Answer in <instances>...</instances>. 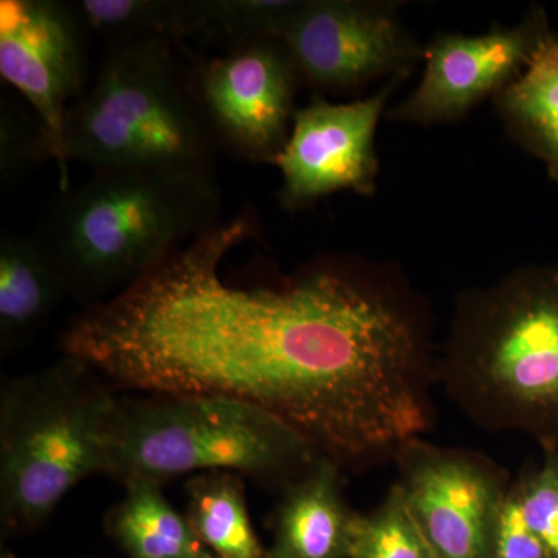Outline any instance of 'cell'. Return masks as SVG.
<instances>
[{"label":"cell","mask_w":558,"mask_h":558,"mask_svg":"<svg viewBox=\"0 0 558 558\" xmlns=\"http://www.w3.org/2000/svg\"><path fill=\"white\" fill-rule=\"evenodd\" d=\"M399 3L300 0L278 39L315 95L409 76L424 47L407 31Z\"/></svg>","instance_id":"obj_7"},{"label":"cell","mask_w":558,"mask_h":558,"mask_svg":"<svg viewBox=\"0 0 558 558\" xmlns=\"http://www.w3.org/2000/svg\"><path fill=\"white\" fill-rule=\"evenodd\" d=\"M220 220L61 337L65 357L145 395L219 396L267 411L340 469L395 462L435 421L428 301L391 264L315 259L277 284L222 277L255 240Z\"/></svg>","instance_id":"obj_1"},{"label":"cell","mask_w":558,"mask_h":558,"mask_svg":"<svg viewBox=\"0 0 558 558\" xmlns=\"http://www.w3.org/2000/svg\"><path fill=\"white\" fill-rule=\"evenodd\" d=\"M68 295L35 234L0 236V343L2 351L31 339Z\"/></svg>","instance_id":"obj_14"},{"label":"cell","mask_w":558,"mask_h":558,"mask_svg":"<svg viewBox=\"0 0 558 558\" xmlns=\"http://www.w3.org/2000/svg\"><path fill=\"white\" fill-rule=\"evenodd\" d=\"M90 40L70 0L0 2V75L43 124L60 191L70 189L62 153L65 117L89 87Z\"/></svg>","instance_id":"obj_9"},{"label":"cell","mask_w":558,"mask_h":558,"mask_svg":"<svg viewBox=\"0 0 558 558\" xmlns=\"http://www.w3.org/2000/svg\"><path fill=\"white\" fill-rule=\"evenodd\" d=\"M112 517V531L132 558H216L161 494L160 484L134 481Z\"/></svg>","instance_id":"obj_16"},{"label":"cell","mask_w":558,"mask_h":558,"mask_svg":"<svg viewBox=\"0 0 558 558\" xmlns=\"http://www.w3.org/2000/svg\"><path fill=\"white\" fill-rule=\"evenodd\" d=\"M51 160L49 142L35 112L2 94L0 100V190L3 194L43 161Z\"/></svg>","instance_id":"obj_21"},{"label":"cell","mask_w":558,"mask_h":558,"mask_svg":"<svg viewBox=\"0 0 558 558\" xmlns=\"http://www.w3.org/2000/svg\"><path fill=\"white\" fill-rule=\"evenodd\" d=\"M194 87L219 153L275 165L288 145L304 87L281 39L267 38L199 60Z\"/></svg>","instance_id":"obj_8"},{"label":"cell","mask_w":558,"mask_h":558,"mask_svg":"<svg viewBox=\"0 0 558 558\" xmlns=\"http://www.w3.org/2000/svg\"><path fill=\"white\" fill-rule=\"evenodd\" d=\"M395 484L436 558H488L508 475L478 451L409 444Z\"/></svg>","instance_id":"obj_10"},{"label":"cell","mask_w":558,"mask_h":558,"mask_svg":"<svg viewBox=\"0 0 558 558\" xmlns=\"http://www.w3.org/2000/svg\"><path fill=\"white\" fill-rule=\"evenodd\" d=\"M62 153L92 171L216 175L219 149L201 109L193 68L172 43L108 47L70 106Z\"/></svg>","instance_id":"obj_4"},{"label":"cell","mask_w":558,"mask_h":558,"mask_svg":"<svg viewBox=\"0 0 558 558\" xmlns=\"http://www.w3.org/2000/svg\"><path fill=\"white\" fill-rule=\"evenodd\" d=\"M354 519L341 492V469L319 458L289 484L269 558H348Z\"/></svg>","instance_id":"obj_13"},{"label":"cell","mask_w":558,"mask_h":558,"mask_svg":"<svg viewBox=\"0 0 558 558\" xmlns=\"http://www.w3.org/2000/svg\"><path fill=\"white\" fill-rule=\"evenodd\" d=\"M542 464L510 484L521 515L535 537L558 558V450L543 451Z\"/></svg>","instance_id":"obj_22"},{"label":"cell","mask_w":558,"mask_h":558,"mask_svg":"<svg viewBox=\"0 0 558 558\" xmlns=\"http://www.w3.org/2000/svg\"><path fill=\"white\" fill-rule=\"evenodd\" d=\"M300 0H183V38L218 47L220 53L278 38Z\"/></svg>","instance_id":"obj_18"},{"label":"cell","mask_w":558,"mask_h":558,"mask_svg":"<svg viewBox=\"0 0 558 558\" xmlns=\"http://www.w3.org/2000/svg\"><path fill=\"white\" fill-rule=\"evenodd\" d=\"M319 458L284 422L241 400L146 395L119 399L109 475L124 484L211 472L299 478Z\"/></svg>","instance_id":"obj_5"},{"label":"cell","mask_w":558,"mask_h":558,"mask_svg":"<svg viewBox=\"0 0 558 558\" xmlns=\"http://www.w3.org/2000/svg\"><path fill=\"white\" fill-rule=\"evenodd\" d=\"M90 38L108 47L183 38V0H70Z\"/></svg>","instance_id":"obj_19"},{"label":"cell","mask_w":558,"mask_h":558,"mask_svg":"<svg viewBox=\"0 0 558 558\" xmlns=\"http://www.w3.org/2000/svg\"><path fill=\"white\" fill-rule=\"evenodd\" d=\"M348 558H436L427 539L411 519L399 488L366 515L355 513Z\"/></svg>","instance_id":"obj_20"},{"label":"cell","mask_w":558,"mask_h":558,"mask_svg":"<svg viewBox=\"0 0 558 558\" xmlns=\"http://www.w3.org/2000/svg\"><path fill=\"white\" fill-rule=\"evenodd\" d=\"M194 534L216 558H269L250 521L244 484L236 473H201L186 484Z\"/></svg>","instance_id":"obj_17"},{"label":"cell","mask_w":558,"mask_h":558,"mask_svg":"<svg viewBox=\"0 0 558 558\" xmlns=\"http://www.w3.org/2000/svg\"><path fill=\"white\" fill-rule=\"evenodd\" d=\"M65 357L7 384L0 411V508L11 526H35L80 481L108 473L119 399Z\"/></svg>","instance_id":"obj_6"},{"label":"cell","mask_w":558,"mask_h":558,"mask_svg":"<svg viewBox=\"0 0 558 558\" xmlns=\"http://www.w3.org/2000/svg\"><path fill=\"white\" fill-rule=\"evenodd\" d=\"M220 213L218 178L97 170L54 196L35 238L68 293L97 306L218 226Z\"/></svg>","instance_id":"obj_3"},{"label":"cell","mask_w":558,"mask_h":558,"mask_svg":"<svg viewBox=\"0 0 558 558\" xmlns=\"http://www.w3.org/2000/svg\"><path fill=\"white\" fill-rule=\"evenodd\" d=\"M436 373L476 427L558 450V263L459 293Z\"/></svg>","instance_id":"obj_2"},{"label":"cell","mask_w":558,"mask_h":558,"mask_svg":"<svg viewBox=\"0 0 558 558\" xmlns=\"http://www.w3.org/2000/svg\"><path fill=\"white\" fill-rule=\"evenodd\" d=\"M488 558H550L521 515L519 501L510 486L492 529Z\"/></svg>","instance_id":"obj_23"},{"label":"cell","mask_w":558,"mask_h":558,"mask_svg":"<svg viewBox=\"0 0 558 558\" xmlns=\"http://www.w3.org/2000/svg\"><path fill=\"white\" fill-rule=\"evenodd\" d=\"M409 76L389 80L371 97L330 102L314 95L296 109L288 145L275 167L281 172L279 207L301 211L339 191L374 196L379 178L376 132L389 97Z\"/></svg>","instance_id":"obj_11"},{"label":"cell","mask_w":558,"mask_h":558,"mask_svg":"<svg viewBox=\"0 0 558 558\" xmlns=\"http://www.w3.org/2000/svg\"><path fill=\"white\" fill-rule=\"evenodd\" d=\"M548 27L545 11L532 9L519 25L483 35L438 33L424 47L421 83L387 119L422 126L462 119L526 69Z\"/></svg>","instance_id":"obj_12"},{"label":"cell","mask_w":558,"mask_h":558,"mask_svg":"<svg viewBox=\"0 0 558 558\" xmlns=\"http://www.w3.org/2000/svg\"><path fill=\"white\" fill-rule=\"evenodd\" d=\"M510 137L558 185V36L546 28L526 69L494 97Z\"/></svg>","instance_id":"obj_15"}]
</instances>
